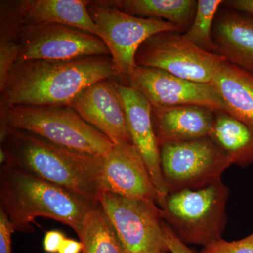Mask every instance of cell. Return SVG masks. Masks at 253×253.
<instances>
[{
	"instance_id": "obj_26",
	"label": "cell",
	"mask_w": 253,
	"mask_h": 253,
	"mask_svg": "<svg viewBox=\"0 0 253 253\" xmlns=\"http://www.w3.org/2000/svg\"><path fill=\"white\" fill-rule=\"evenodd\" d=\"M66 239V236L61 231H48L46 233L43 242L44 251L47 253H59L63 241Z\"/></svg>"
},
{
	"instance_id": "obj_17",
	"label": "cell",
	"mask_w": 253,
	"mask_h": 253,
	"mask_svg": "<svg viewBox=\"0 0 253 253\" xmlns=\"http://www.w3.org/2000/svg\"><path fill=\"white\" fill-rule=\"evenodd\" d=\"M210 84L220 96L226 113L253 126V73L226 60L213 73Z\"/></svg>"
},
{
	"instance_id": "obj_5",
	"label": "cell",
	"mask_w": 253,
	"mask_h": 253,
	"mask_svg": "<svg viewBox=\"0 0 253 253\" xmlns=\"http://www.w3.org/2000/svg\"><path fill=\"white\" fill-rule=\"evenodd\" d=\"M230 190L222 180L197 190L168 194L162 219L184 244L208 246L221 239L227 224Z\"/></svg>"
},
{
	"instance_id": "obj_28",
	"label": "cell",
	"mask_w": 253,
	"mask_h": 253,
	"mask_svg": "<svg viewBox=\"0 0 253 253\" xmlns=\"http://www.w3.org/2000/svg\"><path fill=\"white\" fill-rule=\"evenodd\" d=\"M82 251L83 246L81 241L66 238L63 241L59 253H81Z\"/></svg>"
},
{
	"instance_id": "obj_7",
	"label": "cell",
	"mask_w": 253,
	"mask_h": 253,
	"mask_svg": "<svg viewBox=\"0 0 253 253\" xmlns=\"http://www.w3.org/2000/svg\"><path fill=\"white\" fill-rule=\"evenodd\" d=\"M88 11L96 26L97 36L109 50L120 78L125 79L137 67L136 53L148 38L162 32H181L165 20L137 17L94 1H90Z\"/></svg>"
},
{
	"instance_id": "obj_4",
	"label": "cell",
	"mask_w": 253,
	"mask_h": 253,
	"mask_svg": "<svg viewBox=\"0 0 253 253\" xmlns=\"http://www.w3.org/2000/svg\"><path fill=\"white\" fill-rule=\"evenodd\" d=\"M0 127L27 131L56 146L96 157H104L114 145L71 106H2Z\"/></svg>"
},
{
	"instance_id": "obj_22",
	"label": "cell",
	"mask_w": 253,
	"mask_h": 253,
	"mask_svg": "<svg viewBox=\"0 0 253 253\" xmlns=\"http://www.w3.org/2000/svg\"><path fill=\"white\" fill-rule=\"evenodd\" d=\"M221 0H199L196 14L189 30L184 33L188 41L198 47L217 54V46L212 39L213 22Z\"/></svg>"
},
{
	"instance_id": "obj_8",
	"label": "cell",
	"mask_w": 253,
	"mask_h": 253,
	"mask_svg": "<svg viewBox=\"0 0 253 253\" xmlns=\"http://www.w3.org/2000/svg\"><path fill=\"white\" fill-rule=\"evenodd\" d=\"M99 203L126 253H169L158 204L109 191L101 193Z\"/></svg>"
},
{
	"instance_id": "obj_15",
	"label": "cell",
	"mask_w": 253,
	"mask_h": 253,
	"mask_svg": "<svg viewBox=\"0 0 253 253\" xmlns=\"http://www.w3.org/2000/svg\"><path fill=\"white\" fill-rule=\"evenodd\" d=\"M215 117L211 110L194 105L152 107L153 125L160 147L208 137Z\"/></svg>"
},
{
	"instance_id": "obj_14",
	"label": "cell",
	"mask_w": 253,
	"mask_h": 253,
	"mask_svg": "<svg viewBox=\"0 0 253 253\" xmlns=\"http://www.w3.org/2000/svg\"><path fill=\"white\" fill-rule=\"evenodd\" d=\"M116 83L126 111L131 141L147 166L161 196V207L168 192L161 169V149L153 125L152 106L139 91L123 83Z\"/></svg>"
},
{
	"instance_id": "obj_12",
	"label": "cell",
	"mask_w": 253,
	"mask_h": 253,
	"mask_svg": "<svg viewBox=\"0 0 253 253\" xmlns=\"http://www.w3.org/2000/svg\"><path fill=\"white\" fill-rule=\"evenodd\" d=\"M101 192L155 203L161 199L144 159L131 143L114 144L103 158Z\"/></svg>"
},
{
	"instance_id": "obj_29",
	"label": "cell",
	"mask_w": 253,
	"mask_h": 253,
	"mask_svg": "<svg viewBox=\"0 0 253 253\" xmlns=\"http://www.w3.org/2000/svg\"></svg>"
},
{
	"instance_id": "obj_20",
	"label": "cell",
	"mask_w": 253,
	"mask_h": 253,
	"mask_svg": "<svg viewBox=\"0 0 253 253\" xmlns=\"http://www.w3.org/2000/svg\"><path fill=\"white\" fill-rule=\"evenodd\" d=\"M209 137L226 153L231 164L242 168L253 164V126L228 113H217Z\"/></svg>"
},
{
	"instance_id": "obj_9",
	"label": "cell",
	"mask_w": 253,
	"mask_h": 253,
	"mask_svg": "<svg viewBox=\"0 0 253 253\" xmlns=\"http://www.w3.org/2000/svg\"><path fill=\"white\" fill-rule=\"evenodd\" d=\"M226 59L208 52L188 41L184 34L162 32L150 37L136 55L141 67L162 70L176 77L199 83H209L213 73Z\"/></svg>"
},
{
	"instance_id": "obj_27",
	"label": "cell",
	"mask_w": 253,
	"mask_h": 253,
	"mask_svg": "<svg viewBox=\"0 0 253 253\" xmlns=\"http://www.w3.org/2000/svg\"><path fill=\"white\" fill-rule=\"evenodd\" d=\"M225 4L233 10L253 17V0H231L226 1Z\"/></svg>"
},
{
	"instance_id": "obj_19",
	"label": "cell",
	"mask_w": 253,
	"mask_h": 253,
	"mask_svg": "<svg viewBox=\"0 0 253 253\" xmlns=\"http://www.w3.org/2000/svg\"><path fill=\"white\" fill-rule=\"evenodd\" d=\"M97 4L141 18H157L187 31L196 14L194 0H96Z\"/></svg>"
},
{
	"instance_id": "obj_18",
	"label": "cell",
	"mask_w": 253,
	"mask_h": 253,
	"mask_svg": "<svg viewBox=\"0 0 253 253\" xmlns=\"http://www.w3.org/2000/svg\"><path fill=\"white\" fill-rule=\"evenodd\" d=\"M86 0H21L23 24L54 23L71 26L97 36Z\"/></svg>"
},
{
	"instance_id": "obj_23",
	"label": "cell",
	"mask_w": 253,
	"mask_h": 253,
	"mask_svg": "<svg viewBox=\"0 0 253 253\" xmlns=\"http://www.w3.org/2000/svg\"><path fill=\"white\" fill-rule=\"evenodd\" d=\"M201 253H253V233L238 241L221 239L205 246Z\"/></svg>"
},
{
	"instance_id": "obj_3",
	"label": "cell",
	"mask_w": 253,
	"mask_h": 253,
	"mask_svg": "<svg viewBox=\"0 0 253 253\" xmlns=\"http://www.w3.org/2000/svg\"><path fill=\"white\" fill-rule=\"evenodd\" d=\"M96 204L4 163L0 170V210L14 231L31 233L37 217L54 219L78 234L87 213Z\"/></svg>"
},
{
	"instance_id": "obj_25",
	"label": "cell",
	"mask_w": 253,
	"mask_h": 253,
	"mask_svg": "<svg viewBox=\"0 0 253 253\" xmlns=\"http://www.w3.org/2000/svg\"><path fill=\"white\" fill-rule=\"evenodd\" d=\"M165 241L170 253H196L189 249L187 245L178 239L172 229L164 222Z\"/></svg>"
},
{
	"instance_id": "obj_13",
	"label": "cell",
	"mask_w": 253,
	"mask_h": 253,
	"mask_svg": "<svg viewBox=\"0 0 253 253\" xmlns=\"http://www.w3.org/2000/svg\"><path fill=\"white\" fill-rule=\"evenodd\" d=\"M71 107L113 144H132L124 106L114 80H103L89 86Z\"/></svg>"
},
{
	"instance_id": "obj_11",
	"label": "cell",
	"mask_w": 253,
	"mask_h": 253,
	"mask_svg": "<svg viewBox=\"0 0 253 253\" xmlns=\"http://www.w3.org/2000/svg\"><path fill=\"white\" fill-rule=\"evenodd\" d=\"M126 85L144 95L153 108L194 105L226 113L220 96L209 83H199L176 77L156 68L138 66L126 78Z\"/></svg>"
},
{
	"instance_id": "obj_24",
	"label": "cell",
	"mask_w": 253,
	"mask_h": 253,
	"mask_svg": "<svg viewBox=\"0 0 253 253\" xmlns=\"http://www.w3.org/2000/svg\"><path fill=\"white\" fill-rule=\"evenodd\" d=\"M14 232L7 216L0 210V253H12L11 235Z\"/></svg>"
},
{
	"instance_id": "obj_10",
	"label": "cell",
	"mask_w": 253,
	"mask_h": 253,
	"mask_svg": "<svg viewBox=\"0 0 253 253\" xmlns=\"http://www.w3.org/2000/svg\"><path fill=\"white\" fill-rule=\"evenodd\" d=\"M16 62L30 60L72 61L92 56H111L99 37L54 23L23 25Z\"/></svg>"
},
{
	"instance_id": "obj_6",
	"label": "cell",
	"mask_w": 253,
	"mask_h": 253,
	"mask_svg": "<svg viewBox=\"0 0 253 253\" xmlns=\"http://www.w3.org/2000/svg\"><path fill=\"white\" fill-rule=\"evenodd\" d=\"M160 149L168 194L215 184L232 165L226 153L209 136L165 144Z\"/></svg>"
},
{
	"instance_id": "obj_2",
	"label": "cell",
	"mask_w": 253,
	"mask_h": 253,
	"mask_svg": "<svg viewBox=\"0 0 253 253\" xmlns=\"http://www.w3.org/2000/svg\"><path fill=\"white\" fill-rule=\"evenodd\" d=\"M0 130L4 163L99 204L104 157L65 149L27 131L10 127Z\"/></svg>"
},
{
	"instance_id": "obj_1",
	"label": "cell",
	"mask_w": 253,
	"mask_h": 253,
	"mask_svg": "<svg viewBox=\"0 0 253 253\" xmlns=\"http://www.w3.org/2000/svg\"><path fill=\"white\" fill-rule=\"evenodd\" d=\"M116 78H120V75L111 56H88L72 61L16 62L0 91V107L71 106L89 86Z\"/></svg>"
},
{
	"instance_id": "obj_21",
	"label": "cell",
	"mask_w": 253,
	"mask_h": 253,
	"mask_svg": "<svg viewBox=\"0 0 253 253\" xmlns=\"http://www.w3.org/2000/svg\"><path fill=\"white\" fill-rule=\"evenodd\" d=\"M83 253H126L100 203L86 214L78 234Z\"/></svg>"
},
{
	"instance_id": "obj_16",
	"label": "cell",
	"mask_w": 253,
	"mask_h": 253,
	"mask_svg": "<svg viewBox=\"0 0 253 253\" xmlns=\"http://www.w3.org/2000/svg\"><path fill=\"white\" fill-rule=\"evenodd\" d=\"M212 39L217 54L228 62L253 73V17L235 10L216 18Z\"/></svg>"
}]
</instances>
